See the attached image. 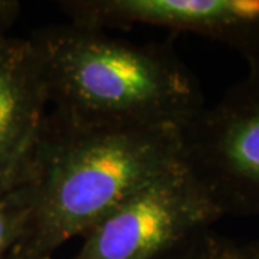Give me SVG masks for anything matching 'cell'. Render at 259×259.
Here are the masks:
<instances>
[{
  "instance_id": "6da1fadb",
  "label": "cell",
  "mask_w": 259,
  "mask_h": 259,
  "mask_svg": "<svg viewBox=\"0 0 259 259\" xmlns=\"http://www.w3.org/2000/svg\"><path fill=\"white\" fill-rule=\"evenodd\" d=\"M180 161L182 130L85 122L49 110L29 166L36 203L16 248L52 259Z\"/></svg>"
},
{
  "instance_id": "7a4b0ae2",
  "label": "cell",
  "mask_w": 259,
  "mask_h": 259,
  "mask_svg": "<svg viewBox=\"0 0 259 259\" xmlns=\"http://www.w3.org/2000/svg\"><path fill=\"white\" fill-rule=\"evenodd\" d=\"M49 110L98 124L183 130L203 110L200 83L175 48L68 22L36 30Z\"/></svg>"
},
{
  "instance_id": "3957f363",
  "label": "cell",
  "mask_w": 259,
  "mask_h": 259,
  "mask_svg": "<svg viewBox=\"0 0 259 259\" xmlns=\"http://www.w3.org/2000/svg\"><path fill=\"white\" fill-rule=\"evenodd\" d=\"M222 218L180 161L95 223L69 259H175Z\"/></svg>"
},
{
  "instance_id": "277c9868",
  "label": "cell",
  "mask_w": 259,
  "mask_h": 259,
  "mask_svg": "<svg viewBox=\"0 0 259 259\" xmlns=\"http://www.w3.org/2000/svg\"><path fill=\"white\" fill-rule=\"evenodd\" d=\"M182 161L223 218H259V68L182 130Z\"/></svg>"
},
{
  "instance_id": "5b68a950",
  "label": "cell",
  "mask_w": 259,
  "mask_h": 259,
  "mask_svg": "<svg viewBox=\"0 0 259 259\" xmlns=\"http://www.w3.org/2000/svg\"><path fill=\"white\" fill-rule=\"evenodd\" d=\"M69 22L93 28L151 26L219 42L259 68V0H65Z\"/></svg>"
},
{
  "instance_id": "8992f818",
  "label": "cell",
  "mask_w": 259,
  "mask_h": 259,
  "mask_svg": "<svg viewBox=\"0 0 259 259\" xmlns=\"http://www.w3.org/2000/svg\"><path fill=\"white\" fill-rule=\"evenodd\" d=\"M49 112L42 59L32 36L0 39V192L29 176Z\"/></svg>"
},
{
  "instance_id": "52a82bcc",
  "label": "cell",
  "mask_w": 259,
  "mask_h": 259,
  "mask_svg": "<svg viewBox=\"0 0 259 259\" xmlns=\"http://www.w3.org/2000/svg\"><path fill=\"white\" fill-rule=\"evenodd\" d=\"M36 203V185L28 176L0 192V259L18 246Z\"/></svg>"
},
{
  "instance_id": "ba28073f",
  "label": "cell",
  "mask_w": 259,
  "mask_h": 259,
  "mask_svg": "<svg viewBox=\"0 0 259 259\" xmlns=\"http://www.w3.org/2000/svg\"><path fill=\"white\" fill-rule=\"evenodd\" d=\"M175 259H249L245 243L226 239L212 229L196 238Z\"/></svg>"
},
{
  "instance_id": "9c48e42d",
  "label": "cell",
  "mask_w": 259,
  "mask_h": 259,
  "mask_svg": "<svg viewBox=\"0 0 259 259\" xmlns=\"http://www.w3.org/2000/svg\"><path fill=\"white\" fill-rule=\"evenodd\" d=\"M22 10L18 0H0V39L9 36L10 28L16 23Z\"/></svg>"
},
{
  "instance_id": "30bf717a",
  "label": "cell",
  "mask_w": 259,
  "mask_h": 259,
  "mask_svg": "<svg viewBox=\"0 0 259 259\" xmlns=\"http://www.w3.org/2000/svg\"><path fill=\"white\" fill-rule=\"evenodd\" d=\"M5 259H36L33 256H30L28 253H25L23 250H20L19 248H15V249L10 252L9 255L6 256Z\"/></svg>"
},
{
  "instance_id": "8fae6325",
  "label": "cell",
  "mask_w": 259,
  "mask_h": 259,
  "mask_svg": "<svg viewBox=\"0 0 259 259\" xmlns=\"http://www.w3.org/2000/svg\"><path fill=\"white\" fill-rule=\"evenodd\" d=\"M245 246H246V250H248L249 259H259V242L245 243Z\"/></svg>"
}]
</instances>
